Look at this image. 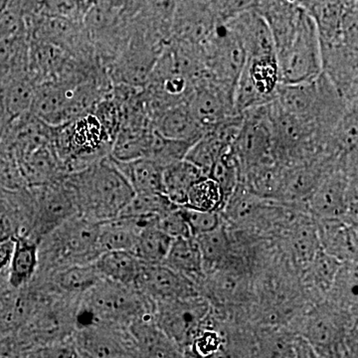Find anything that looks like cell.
Segmentation results:
<instances>
[{
  "mask_svg": "<svg viewBox=\"0 0 358 358\" xmlns=\"http://www.w3.org/2000/svg\"><path fill=\"white\" fill-rule=\"evenodd\" d=\"M79 215L96 223L119 217L134 196L129 181L110 155L82 171L67 174Z\"/></svg>",
  "mask_w": 358,
  "mask_h": 358,
  "instance_id": "obj_1",
  "label": "cell"
},
{
  "mask_svg": "<svg viewBox=\"0 0 358 358\" xmlns=\"http://www.w3.org/2000/svg\"><path fill=\"white\" fill-rule=\"evenodd\" d=\"M275 102L285 112L307 122L326 141L350 106L324 72L312 81L280 85Z\"/></svg>",
  "mask_w": 358,
  "mask_h": 358,
  "instance_id": "obj_2",
  "label": "cell"
},
{
  "mask_svg": "<svg viewBox=\"0 0 358 358\" xmlns=\"http://www.w3.org/2000/svg\"><path fill=\"white\" fill-rule=\"evenodd\" d=\"M102 254L99 223L75 216L40 241L38 268L34 277H45L71 266L95 263Z\"/></svg>",
  "mask_w": 358,
  "mask_h": 358,
  "instance_id": "obj_3",
  "label": "cell"
},
{
  "mask_svg": "<svg viewBox=\"0 0 358 358\" xmlns=\"http://www.w3.org/2000/svg\"><path fill=\"white\" fill-rule=\"evenodd\" d=\"M21 234L41 241L69 219L79 215L76 200L65 178L48 185L20 190Z\"/></svg>",
  "mask_w": 358,
  "mask_h": 358,
  "instance_id": "obj_4",
  "label": "cell"
},
{
  "mask_svg": "<svg viewBox=\"0 0 358 358\" xmlns=\"http://www.w3.org/2000/svg\"><path fill=\"white\" fill-rule=\"evenodd\" d=\"M150 313L154 305L136 287L102 279L82 296L77 329L95 322L129 327Z\"/></svg>",
  "mask_w": 358,
  "mask_h": 358,
  "instance_id": "obj_5",
  "label": "cell"
},
{
  "mask_svg": "<svg viewBox=\"0 0 358 358\" xmlns=\"http://www.w3.org/2000/svg\"><path fill=\"white\" fill-rule=\"evenodd\" d=\"M352 315L336 306H319L301 317L294 334L303 339L320 358L357 355V334Z\"/></svg>",
  "mask_w": 358,
  "mask_h": 358,
  "instance_id": "obj_6",
  "label": "cell"
},
{
  "mask_svg": "<svg viewBox=\"0 0 358 358\" xmlns=\"http://www.w3.org/2000/svg\"><path fill=\"white\" fill-rule=\"evenodd\" d=\"M113 143L112 136L93 113L53 128L52 145L68 174L109 157Z\"/></svg>",
  "mask_w": 358,
  "mask_h": 358,
  "instance_id": "obj_7",
  "label": "cell"
},
{
  "mask_svg": "<svg viewBox=\"0 0 358 358\" xmlns=\"http://www.w3.org/2000/svg\"><path fill=\"white\" fill-rule=\"evenodd\" d=\"M281 84L312 81L322 73V47L315 21L303 8L293 38L275 54Z\"/></svg>",
  "mask_w": 358,
  "mask_h": 358,
  "instance_id": "obj_8",
  "label": "cell"
},
{
  "mask_svg": "<svg viewBox=\"0 0 358 358\" xmlns=\"http://www.w3.org/2000/svg\"><path fill=\"white\" fill-rule=\"evenodd\" d=\"M210 301L196 296L154 305L157 326L181 352H185L201 331L212 313Z\"/></svg>",
  "mask_w": 358,
  "mask_h": 358,
  "instance_id": "obj_9",
  "label": "cell"
},
{
  "mask_svg": "<svg viewBox=\"0 0 358 358\" xmlns=\"http://www.w3.org/2000/svg\"><path fill=\"white\" fill-rule=\"evenodd\" d=\"M164 49L134 26L126 48L107 68L113 86L145 88Z\"/></svg>",
  "mask_w": 358,
  "mask_h": 358,
  "instance_id": "obj_10",
  "label": "cell"
},
{
  "mask_svg": "<svg viewBox=\"0 0 358 358\" xmlns=\"http://www.w3.org/2000/svg\"><path fill=\"white\" fill-rule=\"evenodd\" d=\"M205 68L209 76L235 90L247 56L236 35L225 25H218L202 46Z\"/></svg>",
  "mask_w": 358,
  "mask_h": 358,
  "instance_id": "obj_11",
  "label": "cell"
},
{
  "mask_svg": "<svg viewBox=\"0 0 358 358\" xmlns=\"http://www.w3.org/2000/svg\"><path fill=\"white\" fill-rule=\"evenodd\" d=\"M72 338L83 358H140L129 327L95 322L77 329Z\"/></svg>",
  "mask_w": 358,
  "mask_h": 358,
  "instance_id": "obj_12",
  "label": "cell"
},
{
  "mask_svg": "<svg viewBox=\"0 0 358 358\" xmlns=\"http://www.w3.org/2000/svg\"><path fill=\"white\" fill-rule=\"evenodd\" d=\"M134 287L152 305L201 296L195 282L162 264H143Z\"/></svg>",
  "mask_w": 358,
  "mask_h": 358,
  "instance_id": "obj_13",
  "label": "cell"
},
{
  "mask_svg": "<svg viewBox=\"0 0 358 358\" xmlns=\"http://www.w3.org/2000/svg\"><path fill=\"white\" fill-rule=\"evenodd\" d=\"M218 25L210 0H178L169 41L202 47Z\"/></svg>",
  "mask_w": 358,
  "mask_h": 358,
  "instance_id": "obj_14",
  "label": "cell"
},
{
  "mask_svg": "<svg viewBox=\"0 0 358 358\" xmlns=\"http://www.w3.org/2000/svg\"><path fill=\"white\" fill-rule=\"evenodd\" d=\"M186 103L204 129L238 115L234 106V89L224 86L209 75L195 84Z\"/></svg>",
  "mask_w": 358,
  "mask_h": 358,
  "instance_id": "obj_15",
  "label": "cell"
},
{
  "mask_svg": "<svg viewBox=\"0 0 358 358\" xmlns=\"http://www.w3.org/2000/svg\"><path fill=\"white\" fill-rule=\"evenodd\" d=\"M243 46L247 59L275 56L274 38L260 14L249 10L224 23Z\"/></svg>",
  "mask_w": 358,
  "mask_h": 358,
  "instance_id": "obj_16",
  "label": "cell"
},
{
  "mask_svg": "<svg viewBox=\"0 0 358 358\" xmlns=\"http://www.w3.org/2000/svg\"><path fill=\"white\" fill-rule=\"evenodd\" d=\"M74 86L60 82L38 85L29 112L52 128L67 124L71 122V95Z\"/></svg>",
  "mask_w": 358,
  "mask_h": 358,
  "instance_id": "obj_17",
  "label": "cell"
},
{
  "mask_svg": "<svg viewBox=\"0 0 358 358\" xmlns=\"http://www.w3.org/2000/svg\"><path fill=\"white\" fill-rule=\"evenodd\" d=\"M254 10L270 28L277 54L293 38L303 8L287 0H257Z\"/></svg>",
  "mask_w": 358,
  "mask_h": 358,
  "instance_id": "obj_18",
  "label": "cell"
},
{
  "mask_svg": "<svg viewBox=\"0 0 358 358\" xmlns=\"http://www.w3.org/2000/svg\"><path fill=\"white\" fill-rule=\"evenodd\" d=\"M102 279L93 263L60 268L45 277H34L32 281L38 282L52 293L82 298Z\"/></svg>",
  "mask_w": 358,
  "mask_h": 358,
  "instance_id": "obj_19",
  "label": "cell"
},
{
  "mask_svg": "<svg viewBox=\"0 0 358 358\" xmlns=\"http://www.w3.org/2000/svg\"><path fill=\"white\" fill-rule=\"evenodd\" d=\"M18 166L26 187L48 185L68 174L52 143L26 155L20 160Z\"/></svg>",
  "mask_w": 358,
  "mask_h": 358,
  "instance_id": "obj_20",
  "label": "cell"
},
{
  "mask_svg": "<svg viewBox=\"0 0 358 358\" xmlns=\"http://www.w3.org/2000/svg\"><path fill=\"white\" fill-rule=\"evenodd\" d=\"M152 126L164 138L189 143H195L204 133V129L195 120L186 102L173 106L155 115Z\"/></svg>",
  "mask_w": 358,
  "mask_h": 358,
  "instance_id": "obj_21",
  "label": "cell"
},
{
  "mask_svg": "<svg viewBox=\"0 0 358 358\" xmlns=\"http://www.w3.org/2000/svg\"><path fill=\"white\" fill-rule=\"evenodd\" d=\"M162 265L192 280L200 289L205 278V268L196 238L173 239Z\"/></svg>",
  "mask_w": 358,
  "mask_h": 358,
  "instance_id": "obj_22",
  "label": "cell"
},
{
  "mask_svg": "<svg viewBox=\"0 0 358 358\" xmlns=\"http://www.w3.org/2000/svg\"><path fill=\"white\" fill-rule=\"evenodd\" d=\"M154 138L152 126L121 127L113 143L110 157L117 162L150 159Z\"/></svg>",
  "mask_w": 358,
  "mask_h": 358,
  "instance_id": "obj_23",
  "label": "cell"
},
{
  "mask_svg": "<svg viewBox=\"0 0 358 358\" xmlns=\"http://www.w3.org/2000/svg\"><path fill=\"white\" fill-rule=\"evenodd\" d=\"M346 218L319 219L317 227L320 244L327 255L338 260H350L357 255V238Z\"/></svg>",
  "mask_w": 358,
  "mask_h": 358,
  "instance_id": "obj_24",
  "label": "cell"
},
{
  "mask_svg": "<svg viewBox=\"0 0 358 358\" xmlns=\"http://www.w3.org/2000/svg\"><path fill=\"white\" fill-rule=\"evenodd\" d=\"M145 224L136 218L119 217L99 223V243L103 253L110 251H133Z\"/></svg>",
  "mask_w": 358,
  "mask_h": 358,
  "instance_id": "obj_25",
  "label": "cell"
},
{
  "mask_svg": "<svg viewBox=\"0 0 358 358\" xmlns=\"http://www.w3.org/2000/svg\"><path fill=\"white\" fill-rule=\"evenodd\" d=\"M113 160L122 176L129 181L134 194L164 193L162 178H164V169L155 160L150 159L131 160V162H117L114 159Z\"/></svg>",
  "mask_w": 358,
  "mask_h": 358,
  "instance_id": "obj_26",
  "label": "cell"
},
{
  "mask_svg": "<svg viewBox=\"0 0 358 358\" xmlns=\"http://www.w3.org/2000/svg\"><path fill=\"white\" fill-rule=\"evenodd\" d=\"M39 243L27 237H15V248L7 270V282L13 289L24 288L38 268Z\"/></svg>",
  "mask_w": 358,
  "mask_h": 358,
  "instance_id": "obj_27",
  "label": "cell"
},
{
  "mask_svg": "<svg viewBox=\"0 0 358 358\" xmlns=\"http://www.w3.org/2000/svg\"><path fill=\"white\" fill-rule=\"evenodd\" d=\"M296 341L288 329L255 327L250 358H296Z\"/></svg>",
  "mask_w": 358,
  "mask_h": 358,
  "instance_id": "obj_28",
  "label": "cell"
},
{
  "mask_svg": "<svg viewBox=\"0 0 358 358\" xmlns=\"http://www.w3.org/2000/svg\"><path fill=\"white\" fill-rule=\"evenodd\" d=\"M94 264L103 279L128 286H134L143 265L129 251L105 252Z\"/></svg>",
  "mask_w": 358,
  "mask_h": 358,
  "instance_id": "obj_29",
  "label": "cell"
},
{
  "mask_svg": "<svg viewBox=\"0 0 358 358\" xmlns=\"http://www.w3.org/2000/svg\"><path fill=\"white\" fill-rule=\"evenodd\" d=\"M203 176L199 167L188 160L174 162L164 169V194L176 206L183 207L190 187Z\"/></svg>",
  "mask_w": 358,
  "mask_h": 358,
  "instance_id": "obj_30",
  "label": "cell"
},
{
  "mask_svg": "<svg viewBox=\"0 0 358 358\" xmlns=\"http://www.w3.org/2000/svg\"><path fill=\"white\" fill-rule=\"evenodd\" d=\"M196 238L202 258H203L205 274L226 265L237 258L234 255V242L225 226H219L217 229L200 235Z\"/></svg>",
  "mask_w": 358,
  "mask_h": 358,
  "instance_id": "obj_31",
  "label": "cell"
},
{
  "mask_svg": "<svg viewBox=\"0 0 358 358\" xmlns=\"http://www.w3.org/2000/svg\"><path fill=\"white\" fill-rule=\"evenodd\" d=\"M173 241L157 223L150 224L141 230L131 253L145 265H159L166 260Z\"/></svg>",
  "mask_w": 358,
  "mask_h": 358,
  "instance_id": "obj_32",
  "label": "cell"
},
{
  "mask_svg": "<svg viewBox=\"0 0 358 358\" xmlns=\"http://www.w3.org/2000/svg\"><path fill=\"white\" fill-rule=\"evenodd\" d=\"M176 206L164 193L134 194L120 216L138 219L150 225L159 222L162 215Z\"/></svg>",
  "mask_w": 358,
  "mask_h": 358,
  "instance_id": "obj_33",
  "label": "cell"
},
{
  "mask_svg": "<svg viewBox=\"0 0 358 358\" xmlns=\"http://www.w3.org/2000/svg\"><path fill=\"white\" fill-rule=\"evenodd\" d=\"M305 222L301 219V223L291 227L288 240L289 253L294 261L301 267H308L319 254L320 240L317 230L312 223Z\"/></svg>",
  "mask_w": 358,
  "mask_h": 358,
  "instance_id": "obj_34",
  "label": "cell"
},
{
  "mask_svg": "<svg viewBox=\"0 0 358 358\" xmlns=\"http://www.w3.org/2000/svg\"><path fill=\"white\" fill-rule=\"evenodd\" d=\"M225 204L217 182L209 176H203L190 187L183 207L199 211L222 212Z\"/></svg>",
  "mask_w": 358,
  "mask_h": 358,
  "instance_id": "obj_35",
  "label": "cell"
},
{
  "mask_svg": "<svg viewBox=\"0 0 358 358\" xmlns=\"http://www.w3.org/2000/svg\"><path fill=\"white\" fill-rule=\"evenodd\" d=\"M208 176L217 182L227 203L228 199L241 181V169L233 152L232 145L216 160Z\"/></svg>",
  "mask_w": 358,
  "mask_h": 358,
  "instance_id": "obj_36",
  "label": "cell"
},
{
  "mask_svg": "<svg viewBox=\"0 0 358 358\" xmlns=\"http://www.w3.org/2000/svg\"><path fill=\"white\" fill-rule=\"evenodd\" d=\"M193 143H194L171 140L155 131L154 143H152L150 159L155 160L164 169L174 162L185 159Z\"/></svg>",
  "mask_w": 358,
  "mask_h": 358,
  "instance_id": "obj_37",
  "label": "cell"
},
{
  "mask_svg": "<svg viewBox=\"0 0 358 358\" xmlns=\"http://www.w3.org/2000/svg\"><path fill=\"white\" fill-rule=\"evenodd\" d=\"M183 209L192 237L206 234L222 225V212L199 211L186 207H183Z\"/></svg>",
  "mask_w": 358,
  "mask_h": 358,
  "instance_id": "obj_38",
  "label": "cell"
},
{
  "mask_svg": "<svg viewBox=\"0 0 358 358\" xmlns=\"http://www.w3.org/2000/svg\"><path fill=\"white\" fill-rule=\"evenodd\" d=\"M157 226L173 239L192 237L186 220L185 209L181 206H176L166 212L159 219Z\"/></svg>",
  "mask_w": 358,
  "mask_h": 358,
  "instance_id": "obj_39",
  "label": "cell"
},
{
  "mask_svg": "<svg viewBox=\"0 0 358 358\" xmlns=\"http://www.w3.org/2000/svg\"><path fill=\"white\" fill-rule=\"evenodd\" d=\"M17 215L7 190L0 189V240L20 236Z\"/></svg>",
  "mask_w": 358,
  "mask_h": 358,
  "instance_id": "obj_40",
  "label": "cell"
},
{
  "mask_svg": "<svg viewBox=\"0 0 358 358\" xmlns=\"http://www.w3.org/2000/svg\"><path fill=\"white\" fill-rule=\"evenodd\" d=\"M15 248V237L0 240V275L6 274Z\"/></svg>",
  "mask_w": 358,
  "mask_h": 358,
  "instance_id": "obj_41",
  "label": "cell"
},
{
  "mask_svg": "<svg viewBox=\"0 0 358 358\" xmlns=\"http://www.w3.org/2000/svg\"><path fill=\"white\" fill-rule=\"evenodd\" d=\"M296 358H320L303 339L296 336Z\"/></svg>",
  "mask_w": 358,
  "mask_h": 358,
  "instance_id": "obj_42",
  "label": "cell"
},
{
  "mask_svg": "<svg viewBox=\"0 0 358 358\" xmlns=\"http://www.w3.org/2000/svg\"><path fill=\"white\" fill-rule=\"evenodd\" d=\"M9 3H10V0H0V15L6 11Z\"/></svg>",
  "mask_w": 358,
  "mask_h": 358,
  "instance_id": "obj_43",
  "label": "cell"
},
{
  "mask_svg": "<svg viewBox=\"0 0 358 358\" xmlns=\"http://www.w3.org/2000/svg\"><path fill=\"white\" fill-rule=\"evenodd\" d=\"M6 120L3 119L1 115H0V138H1V134L3 133V129L6 128Z\"/></svg>",
  "mask_w": 358,
  "mask_h": 358,
  "instance_id": "obj_44",
  "label": "cell"
}]
</instances>
